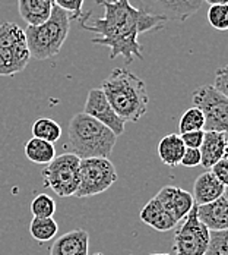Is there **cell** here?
<instances>
[{
    "mask_svg": "<svg viewBox=\"0 0 228 255\" xmlns=\"http://www.w3.org/2000/svg\"><path fill=\"white\" fill-rule=\"evenodd\" d=\"M97 3L104 7L102 18L91 22L88 21L89 13H82L79 18L83 29L97 34V37L92 38V43L108 47L111 59L123 56L127 65L133 63L135 59H144L138 35L151 29L162 28L165 22L138 10L129 0H97Z\"/></svg>",
    "mask_w": 228,
    "mask_h": 255,
    "instance_id": "6da1fadb",
    "label": "cell"
},
{
    "mask_svg": "<svg viewBox=\"0 0 228 255\" xmlns=\"http://www.w3.org/2000/svg\"><path fill=\"white\" fill-rule=\"evenodd\" d=\"M101 90L113 110L125 122H139L148 112V91L142 78L125 68H116L104 79Z\"/></svg>",
    "mask_w": 228,
    "mask_h": 255,
    "instance_id": "7a4b0ae2",
    "label": "cell"
},
{
    "mask_svg": "<svg viewBox=\"0 0 228 255\" xmlns=\"http://www.w3.org/2000/svg\"><path fill=\"white\" fill-rule=\"evenodd\" d=\"M116 141L117 136L111 129L82 112L69 122L65 147L80 160L94 157L108 158L114 150Z\"/></svg>",
    "mask_w": 228,
    "mask_h": 255,
    "instance_id": "3957f363",
    "label": "cell"
},
{
    "mask_svg": "<svg viewBox=\"0 0 228 255\" xmlns=\"http://www.w3.org/2000/svg\"><path fill=\"white\" fill-rule=\"evenodd\" d=\"M71 29V15L54 4L50 18L37 26H26L25 37L31 57L46 60L59 54Z\"/></svg>",
    "mask_w": 228,
    "mask_h": 255,
    "instance_id": "277c9868",
    "label": "cell"
},
{
    "mask_svg": "<svg viewBox=\"0 0 228 255\" xmlns=\"http://www.w3.org/2000/svg\"><path fill=\"white\" fill-rule=\"evenodd\" d=\"M31 59L25 31L15 22L0 24V77L22 72Z\"/></svg>",
    "mask_w": 228,
    "mask_h": 255,
    "instance_id": "5b68a950",
    "label": "cell"
},
{
    "mask_svg": "<svg viewBox=\"0 0 228 255\" xmlns=\"http://www.w3.org/2000/svg\"><path fill=\"white\" fill-rule=\"evenodd\" d=\"M79 166L80 158L75 154L56 155L54 160L41 172L44 185L56 192L57 197L68 198L75 195L79 186Z\"/></svg>",
    "mask_w": 228,
    "mask_h": 255,
    "instance_id": "8992f818",
    "label": "cell"
},
{
    "mask_svg": "<svg viewBox=\"0 0 228 255\" xmlns=\"http://www.w3.org/2000/svg\"><path fill=\"white\" fill-rule=\"evenodd\" d=\"M119 178L114 164L110 158L94 157L80 160L79 186L75 197L88 198L105 192Z\"/></svg>",
    "mask_w": 228,
    "mask_h": 255,
    "instance_id": "52a82bcc",
    "label": "cell"
},
{
    "mask_svg": "<svg viewBox=\"0 0 228 255\" xmlns=\"http://www.w3.org/2000/svg\"><path fill=\"white\" fill-rule=\"evenodd\" d=\"M193 106L201 109L205 116V129L228 133V99L214 85H201L192 94Z\"/></svg>",
    "mask_w": 228,
    "mask_h": 255,
    "instance_id": "ba28073f",
    "label": "cell"
},
{
    "mask_svg": "<svg viewBox=\"0 0 228 255\" xmlns=\"http://www.w3.org/2000/svg\"><path fill=\"white\" fill-rule=\"evenodd\" d=\"M209 233L211 230L199 222L195 205L176 229L171 247L173 255H205L209 245Z\"/></svg>",
    "mask_w": 228,
    "mask_h": 255,
    "instance_id": "9c48e42d",
    "label": "cell"
},
{
    "mask_svg": "<svg viewBox=\"0 0 228 255\" xmlns=\"http://www.w3.org/2000/svg\"><path fill=\"white\" fill-rule=\"evenodd\" d=\"M133 7L151 16L159 18L164 22H184L195 15L203 0H129Z\"/></svg>",
    "mask_w": 228,
    "mask_h": 255,
    "instance_id": "30bf717a",
    "label": "cell"
},
{
    "mask_svg": "<svg viewBox=\"0 0 228 255\" xmlns=\"http://www.w3.org/2000/svg\"><path fill=\"white\" fill-rule=\"evenodd\" d=\"M83 113L94 118L95 121L101 122L104 127L111 129L116 136L123 135L126 122L113 110L111 104L104 96L101 88H92L88 93L86 102L83 106Z\"/></svg>",
    "mask_w": 228,
    "mask_h": 255,
    "instance_id": "8fae6325",
    "label": "cell"
},
{
    "mask_svg": "<svg viewBox=\"0 0 228 255\" xmlns=\"http://www.w3.org/2000/svg\"><path fill=\"white\" fill-rule=\"evenodd\" d=\"M155 198L164 205V208L173 216V219L177 223L184 220V217L196 205L193 195L189 191L178 188V186H173V185H167L161 188L159 192L155 195Z\"/></svg>",
    "mask_w": 228,
    "mask_h": 255,
    "instance_id": "7c38bea8",
    "label": "cell"
},
{
    "mask_svg": "<svg viewBox=\"0 0 228 255\" xmlns=\"http://www.w3.org/2000/svg\"><path fill=\"white\" fill-rule=\"evenodd\" d=\"M89 235L83 229H75L62 235L51 245L50 255H88Z\"/></svg>",
    "mask_w": 228,
    "mask_h": 255,
    "instance_id": "4fadbf2b",
    "label": "cell"
},
{
    "mask_svg": "<svg viewBox=\"0 0 228 255\" xmlns=\"http://www.w3.org/2000/svg\"><path fill=\"white\" fill-rule=\"evenodd\" d=\"M196 214L199 222L211 232L228 229V201L224 197L209 204L196 205Z\"/></svg>",
    "mask_w": 228,
    "mask_h": 255,
    "instance_id": "5bb4252c",
    "label": "cell"
},
{
    "mask_svg": "<svg viewBox=\"0 0 228 255\" xmlns=\"http://www.w3.org/2000/svg\"><path fill=\"white\" fill-rule=\"evenodd\" d=\"M224 192H226V186L215 178V175L211 170H208L196 178L192 195H193L195 204L205 205L224 197Z\"/></svg>",
    "mask_w": 228,
    "mask_h": 255,
    "instance_id": "9a60e30c",
    "label": "cell"
},
{
    "mask_svg": "<svg viewBox=\"0 0 228 255\" xmlns=\"http://www.w3.org/2000/svg\"><path fill=\"white\" fill-rule=\"evenodd\" d=\"M141 220L148 225L152 229L158 230V232H168V230L174 229L178 223L173 219V216L164 208V205L161 204L155 197L150 200L145 207L141 210Z\"/></svg>",
    "mask_w": 228,
    "mask_h": 255,
    "instance_id": "2e32d148",
    "label": "cell"
},
{
    "mask_svg": "<svg viewBox=\"0 0 228 255\" xmlns=\"http://www.w3.org/2000/svg\"><path fill=\"white\" fill-rule=\"evenodd\" d=\"M227 139L226 133L205 130L203 142L199 148L201 155H202V166L205 169H211L217 161H220L224 157Z\"/></svg>",
    "mask_w": 228,
    "mask_h": 255,
    "instance_id": "e0dca14e",
    "label": "cell"
},
{
    "mask_svg": "<svg viewBox=\"0 0 228 255\" xmlns=\"http://www.w3.org/2000/svg\"><path fill=\"white\" fill-rule=\"evenodd\" d=\"M54 3L50 0H18V9L21 18L28 26L44 24L50 18Z\"/></svg>",
    "mask_w": 228,
    "mask_h": 255,
    "instance_id": "ac0fdd59",
    "label": "cell"
},
{
    "mask_svg": "<svg viewBox=\"0 0 228 255\" xmlns=\"http://www.w3.org/2000/svg\"><path fill=\"white\" fill-rule=\"evenodd\" d=\"M184 151H186V147L178 133L165 135L158 144V155H159L161 161L168 167L178 166Z\"/></svg>",
    "mask_w": 228,
    "mask_h": 255,
    "instance_id": "d6986e66",
    "label": "cell"
},
{
    "mask_svg": "<svg viewBox=\"0 0 228 255\" xmlns=\"http://www.w3.org/2000/svg\"><path fill=\"white\" fill-rule=\"evenodd\" d=\"M24 151H25L26 158L35 164L47 166L56 157V148L51 142L34 138V136L26 142Z\"/></svg>",
    "mask_w": 228,
    "mask_h": 255,
    "instance_id": "ffe728a7",
    "label": "cell"
},
{
    "mask_svg": "<svg viewBox=\"0 0 228 255\" xmlns=\"http://www.w3.org/2000/svg\"><path fill=\"white\" fill-rule=\"evenodd\" d=\"M57 230H59V225L53 217H46V219L32 217V220L29 223L31 236L37 242H41V244L54 239V236L57 235Z\"/></svg>",
    "mask_w": 228,
    "mask_h": 255,
    "instance_id": "44dd1931",
    "label": "cell"
},
{
    "mask_svg": "<svg viewBox=\"0 0 228 255\" xmlns=\"http://www.w3.org/2000/svg\"><path fill=\"white\" fill-rule=\"evenodd\" d=\"M32 136L54 144L62 136V127L50 118H40L32 124Z\"/></svg>",
    "mask_w": 228,
    "mask_h": 255,
    "instance_id": "7402d4cb",
    "label": "cell"
},
{
    "mask_svg": "<svg viewBox=\"0 0 228 255\" xmlns=\"http://www.w3.org/2000/svg\"><path fill=\"white\" fill-rule=\"evenodd\" d=\"M203 129H205V116H203L202 110L195 106L187 109L180 118V122H178L180 135L186 132H193V130H203Z\"/></svg>",
    "mask_w": 228,
    "mask_h": 255,
    "instance_id": "603a6c76",
    "label": "cell"
},
{
    "mask_svg": "<svg viewBox=\"0 0 228 255\" xmlns=\"http://www.w3.org/2000/svg\"><path fill=\"white\" fill-rule=\"evenodd\" d=\"M56 201L47 194H38L31 203V213L34 217L46 219L53 217L56 213Z\"/></svg>",
    "mask_w": 228,
    "mask_h": 255,
    "instance_id": "cb8c5ba5",
    "label": "cell"
},
{
    "mask_svg": "<svg viewBox=\"0 0 228 255\" xmlns=\"http://www.w3.org/2000/svg\"><path fill=\"white\" fill-rule=\"evenodd\" d=\"M205 255H228V229L209 233V245Z\"/></svg>",
    "mask_w": 228,
    "mask_h": 255,
    "instance_id": "d4e9b609",
    "label": "cell"
},
{
    "mask_svg": "<svg viewBox=\"0 0 228 255\" xmlns=\"http://www.w3.org/2000/svg\"><path fill=\"white\" fill-rule=\"evenodd\" d=\"M208 21L218 31H228V4H212L208 10Z\"/></svg>",
    "mask_w": 228,
    "mask_h": 255,
    "instance_id": "484cf974",
    "label": "cell"
},
{
    "mask_svg": "<svg viewBox=\"0 0 228 255\" xmlns=\"http://www.w3.org/2000/svg\"><path fill=\"white\" fill-rule=\"evenodd\" d=\"M85 0H54V4L71 15V19H79L82 16V6Z\"/></svg>",
    "mask_w": 228,
    "mask_h": 255,
    "instance_id": "4316f807",
    "label": "cell"
},
{
    "mask_svg": "<svg viewBox=\"0 0 228 255\" xmlns=\"http://www.w3.org/2000/svg\"><path fill=\"white\" fill-rule=\"evenodd\" d=\"M203 136H205V130H193V132H186V133L180 135L184 147L186 148H195V150L201 148L203 142Z\"/></svg>",
    "mask_w": 228,
    "mask_h": 255,
    "instance_id": "83f0119b",
    "label": "cell"
},
{
    "mask_svg": "<svg viewBox=\"0 0 228 255\" xmlns=\"http://www.w3.org/2000/svg\"><path fill=\"white\" fill-rule=\"evenodd\" d=\"M214 88L228 99V65L220 68L215 74Z\"/></svg>",
    "mask_w": 228,
    "mask_h": 255,
    "instance_id": "f1b7e54d",
    "label": "cell"
},
{
    "mask_svg": "<svg viewBox=\"0 0 228 255\" xmlns=\"http://www.w3.org/2000/svg\"><path fill=\"white\" fill-rule=\"evenodd\" d=\"M180 164L183 167H187V169H192V167H196L199 164H202V155L199 150H195V148H186V151L181 157V161Z\"/></svg>",
    "mask_w": 228,
    "mask_h": 255,
    "instance_id": "f546056e",
    "label": "cell"
},
{
    "mask_svg": "<svg viewBox=\"0 0 228 255\" xmlns=\"http://www.w3.org/2000/svg\"><path fill=\"white\" fill-rule=\"evenodd\" d=\"M211 172L215 175V178L218 179L226 188H228V158L223 157L220 161H217L212 167Z\"/></svg>",
    "mask_w": 228,
    "mask_h": 255,
    "instance_id": "4dcf8cb0",
    "label": "cell"
},
{
    "mask_svg": "<svg viewBox=\"0 0 228 255\" xmlns=\"http://www.w3.org/2000/svg\"><path fill=\"white\" fill-rule=\"evenodd\" d=\"M203 1H206L208 4H228V0H203Z\"/></svg>",
    "mask_w": 228,
    "mask_h": 255,
    "instance_id": "1f68e13d",
    "label": "cell"
},
{
    "mask_svg": "<svg viewBox=\"0 0 228 255\" xmlns=\"http://www.w3.org/2000/svg\"><path fill=\"white\" fill-rule=\"evenodd\" d=\"M224 198L228 201V188H226V192H224Z\"/></svg>",
    "mask_w": 228,
    "mask_h": 255,
    "instance_id": "d6a6232c",
    "label": "cell"
},
{
    "mask_svg": "<svg viewBox=\"0 0 228 255\" xmlns=\"http://www.w3.org/2000/svg\"><path fill=\"white\" fill-rule=\"evenodd\" d=\"M224 157H227L228 158V139H227V147H226V154H224Z\"/></svg>",
    "mask_w": 228,
    "mask_h": 255,
    "instance_id": "836d02e7",
    "label": "cell"
},
{
    "mask_svg": "<svg viewBox=\"0 0 228 255\" xmlns=\"http://www.w3.org/2000/svg\"><path fill=\"white\" fill-rule=\"evenodd\" d=\"M151 255H171V254H167V253H161V254H151Z\"/></svg>",
    "mask_w": 228,
    "mask_h": 255,
    "instance_id": "e575fe53",
    "label": "cell"
},
{
    "mask_svg": "<svg viewBox=\"0 0 228 255\" xmlns=\"http://www.w3.org/2000/svg\"><path fill=\"white\" fill-rule=\"evenodd\" d=\"M50 1H53V3H54V0H50Z\"/></svg>",
    "mask_w": 228,
    "mask_h": 255,
    "instance_id": "d590c367",
    "label": "cell"
}]
</instances>
